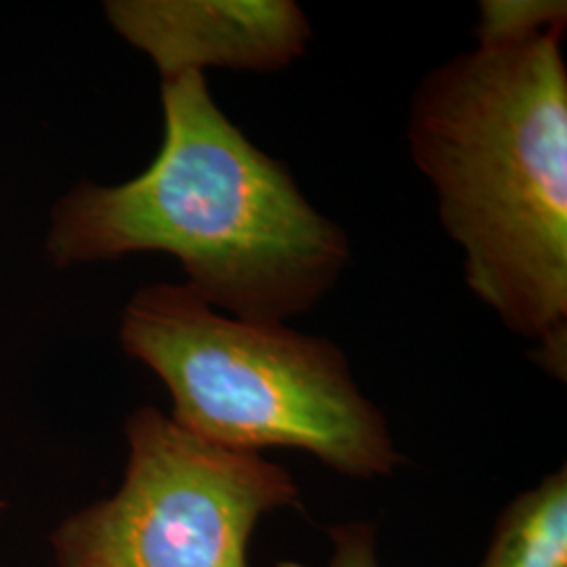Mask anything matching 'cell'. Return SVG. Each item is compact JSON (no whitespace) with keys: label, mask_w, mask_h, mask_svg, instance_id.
<instances>
[{"label":"cell","mask_w":567,"mask_h":567,"mask_svg":"<svg viewBox=\"0 0 567 567\" xmlns=\"http://www.w3.org/2000/svg\"><path fill=\"white\" fill-rule=\"evenodd\" d=\"M163 147L140 177L82 183L53 213L58 265L173 255L187 286L244 322L286 324L324 299L351 261L343 227L215 103L204 74L163 82Z\"/></svg>","instance_id":"1"},{"label":"cell","mask_w":567,"mask_h":567,"mask_svg":"<svg viewBox=\"0 0 567 567\" xmlns=\"http://www.w3.org/2000/svg\"><path fill=\"white\" fill-rule=\"evenodd\" d=\"M564 32L480 44L416 86L412 161L465 252V280L508 330L567 339Z\"/></svg>","instance_id":"2"},{"label":"cell","mask_w":567,"mask_h":567,"mask_svg":"<svg viewBox=\"0 0 567 567\" xmlns=\"http://www.w3.org/2000/svg\"><path fill=\"white\" fill-rule=\"evenodd\" d=\"M121 343L163 379L171 419L210 444L301 450L360 480L402 463L383 412L328 339L236 320L187 284H156L124 309Z\"/></svg>","instance_id":"3"},{"label":"cell","mask_w":567,"mask_h":567,"mask_svg":"<svg viewBox=\"0 0 567 567\" xmlns=\"http://www.w3.org/2000/svg\"><path fill=\"white\" fill-rule=\"evenodd\" d=\"M121 489L65 519L60 567H248L259 519L295 505L299 487L255 452L210 444L142 408L126 421Z\"/></svg>","instance_id":"4"},{"label":"cell","mask_w":567,"mask_h":567,"mask_svg":"<svg viewBox=\"0 0 567 567\" xmlns=\"http://www.w3.org/2000/svg\"><path fill=\"white\" fill-rule=\"evenodd\" d=\"M105 16L163 82L204 68L278 72L303 58L313 37L292 0H112Z\"/></svg>","instance_id":"5"},{"label":"cell","mask_w":567,"mask_h":567,"mask_svg":"<svg viewBox=\"0 0 567 567\" xmlns=\"http://www.w3.org/2000/svg\"><path fill=\"white\" fill-rule=\"evenodd\" d=\"M482 567H567L566 466L508 505Z\"/></svg>","instance_id":"6"},{"label":"cell","mask_w":567,"mask_h":567,"mask_svg":"<svg viewBox=\"0 0 567 567\" xmlns=\"http://www.w3.org/2000/svg\"><path fill=\"white\" fill-rule=\"evenodd\" d=\"M564 0H484L475 37L480 44H511L547 32H566Z\"/></svg>","instance_id":"7"},{"label":"cell","mask_w":567,"mask_h":567,"mask_svg":"<svg viewBox=\"0 0 567 567\" xmlns=\"http://www.w3.org/2000/svg\"><path fill=\"white\" fill-rule=\"evenodd\" d=\"M334 555L330 567H379L374 529L365 524H351L332 532Z\"/></svg>","instance_id":"8"},{"label":"cell","mask_w":567,"mask_h":567,"mask_svg":"<svg viewBox=\"0 0 567 567\" xmlns=\"http://www.w3.org/2000/svg\"><path fill=\"white\" fill-rule=\"evenodd\" d=\"M2 508H4V507H2V503H0V511H2Z\"/></svg>","instance_id":"9"}]
</instances>
